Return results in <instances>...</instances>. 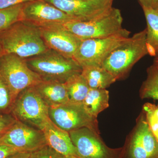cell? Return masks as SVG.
<instances>
[{
	"label": "cell",
	"instance_id": "obj_1",
	"mask_svg": "<svg viewBox=\"0 0 158 158\" xmlns=\"http://www.w3.org/2000/svg\"><path fill=\"white\" fill-rule=\"evenodd\" d=\"M2 56L14 54L25 59L44 53L50 49L41 37L39 27L22 21L0 34Z\"/></svg>",
	"mask_w": 158,
	"mask_h": 158
},
{
	"label": "cell",
	"instance_id": "obj_2",
	"mask_svg": "<svg viewBox=\"0 0 158 158\" xmlns=\"http://www.w3.org/2000/svg\"><path fill=\"white\" fill-rule=\"evenodd\" d=\"M148 55L146 45V29L136 33L113 50L104 61L102 66L116 81L128 75L133 66Z\"/></svg>",
	"mask_w": 158,
	"mask_h": 158
},
{
	"label": "cell",
	"instance_id": "obj_3",
	"mask_svg": "<svg viewBox=\"0 0 158 158\" xmlns=\"http://www.w3.org/2000/svg\"><path fill=\"white\" fill-rule=\"evenodd\" d=\"M42 81L65 83L70 77L81 73L82 68L73 59L67 58L49 49L27 62Z\"/></svg>",
	"mask_w": 158,
	"mask_h": 158
},
{
	"label": "cell",
	"instance_id": "obj_4",
	"mask_svg": "<svg viewBox=\"0 0 158 158\" xmlns=\"http://www.w3.org/2000/svg\"><path fill=\"white\" fill-rule=\"evenodd\" d=\"M123 19L119 9L113 8L102 17L89 21L73 20L54 23L70 32L79 39H96L110 37L123 29Z\"/></svg>",
	"mask_w": 158,
	"mask_h": 158
},
{
	"label": "cell",
	"instance_id": "obj_5",
	"mask_svg": "<svg viewBox=\"0 0 158 158\" xmlns=\"http://www.w3.org/2000/svg\"><path fill=\"white\" fill-rule=\"evenodd\" d=\"M49 110L34 86L26 88L18 95L11 113L16 120L42 131L50 119Z\"/></svg>",
	"mask_w": 158,
	"mask_h": 158
},
{
	"label": "cell",
	"instance_id": "obj_6",
	"mask_svg": "<svg viewBox=\"0 0 158 158\" xmlns=\"http://www.w3.org/2000/svg\"><path fill=\"white\" fill-rule=\"evenodd\" d=\"M24 59L14 54L3 55L0 59V76L9 87L14 101L23 90L42 81Z\"/></svg>",
	"mask_w": 158,
	"mask_h": 158
},
{
	"label": "cell",
	"instance_id": "obj_7",
	"mask_svg": "<svg viewBox=\"0 0 158 158\" xmlns=\"http://www.w3.org/2000/svg\"><path fill=\"white\" fill-rule=\"evenodd\" d=\"M130 34L129 31L123 28L110 37L83 40L73 59L81 67L89 65L102 66L110 53L129 38Z\"/></svg>",
	"mask_w": 158,
	"mask_h": 158
},
{
	"label": "cell",
	"instance_id": "obj_8",
	"mask_svg": "<svg viewBox=\"0 0 158 158\" xmlns=\"http://www.w3.org/2000/svg\"><path fill=\"white\" fill-rule=\"evenodd\" d=\"M122 158H158V142L142 111L123 147Z\"/></svg>",
	"mask_w": 158,
	"mask_h": 158
},
{
	"label": "cell",
	"instance_id": "obj_9",
	"mask_svg": "<svg viewBox=\"0 0 158 158\" xmlns=\"http://www.w3.org/2000/svg\"><path fill=\"white\" fill-rule=\"evenodd\" d=\"M49 116L56 125L68 132L87 127L100 134L97 118L89 114L83 103L69 101L49 108Z\"/></svg>",
	"mask_w": 158,
	"mask_h": 158
},
{
	"label": "cell",
	"instance_id": "obj_10",
	"mask_svg": "<svg viewBox=\"0 0 158 158\" xmlns=\"http://www.w3.org/2000/svg\"><path fill=\"white\" fill-rule=\"evenodd\" d=\"M69 133L79 158H122L123 147H108L93 130L83 127Z\"/></svg>",
	"mask_w": 158,
	"mask_h": 158
},
{
	"label": "cell",
	"instance_id": "obj_11",
	"mask_svg": "<svg viewBox=\"0 0 158 158\" xmlns=\"http://www.w3.org/2000/svg\"><path fill=\"white\" fill-rule=\"evenodd\" d=\"M75 20L89 21L107 14L114 0H43Z\"/></svg>",
	"mask_w": 158,
	"mask_h": 158
},
{
	"label": "cell",
	"instance_id": "obj_12",
	"mask_svg": "<svg viewBox=\"0 0 158 158\" xmlns=\"http://www.w3.org/2000/svg\"><path fill=\"white\" fill-rule=\"evenodd\" d=\"M0 142L13 148L19 152L29 153L33 152L47 144L41 130L17 120L0 137Z\"/></svg>",
	"mask_w": 158,
	"mask_h": 158
},
{
	"label": "cell",
	"instance_id": "obj_13",
	"mask_svg": "<svg viewBox=\"0 0 158 158\" xmlns=\"http://www.w3.org/2000/svg\"><path fill=\"white\" fill-rule=\"evenodd\" d=\"M39 27L42 39L48 48L73 59L81 40L55 24Z\"/></svg>",
	"mask_w": 158,
	"mask_h": 158
},
{
	"label": "cell",
	"instance_id": "obj_14",
	"mask_svg": "<svg viewBox=\"0 0 158 158\" xmlns=\"http://www.w3.org/2000/svg\"><path fill=\"white\" fill-rule=\"evenodd\" d=\"M23 13L24 21L38 27L74 20L65 12L43 0H36L26 3Z\"/></svg>",
	"mask_w": 158,
	"mask_h": 158
},
{
	"label": "cell",
	"instance_id": "obj_15",
	"mask_svg": "<svg viewBox=\"0 0 158 158\" xmlns=\"http://www.w3.org/2000/svg\"><path fill=\"white\" fill-rule=\"evenodd\" d=\"M48 145L64 156H77L69 133L56 125L50 118L43 129Z\"/></svg>",
	"mask_w": 158,
	"mask_h": 158
},
{
	"label": "cell",
	"instance_id": "obj_16",
	"mask_svg": "<svg viewBox=\"0 0 158 158\" xmlns=\"http://www.w3.org/2000/svg\"><path fill=\"white\" fill-rule=\"evenodd\" d=\"M34 87L49 108L58 106L69 101L64 83L42 81Z\"/></svg>",
	"mask_w": 158,
	"mask_h": 158
},
{
	"label": "cell",
	"instance_id": "obj_17",
	"mask_svg": "<svg viewBox=\"0 0 158 158\" xmlns=\"http://www.w3.org/2000/svg\"><path fill=\"white\" fill-rule=\"evenodd\" d=\"M82 68L81 74L91 89H106L116 81L115 78L102 66L89 65Z\"/></svg>",
	"mask_w": 158,
	"mask_h": 158
},
{
	"label": "cell",
	"instance_id": "obj_18",
	"mask_svg": "<svg viewBox=\"0 0 158 158\" xmlns=\"http://www.w3.org/2000/svg\"><path fill=\"white\" fill-rule=\"evenodd\" d=\"M147 23L146 45L148 55L158 56V9L142 7Z\"/></svg>",
	"mask_w": 158,
	"mask_h": 158
},
{
	"label": "cell",
	"instance_id": "obj_19",
	"mask_svg": "<svg viewBox=\"0 0 158 158\" xmlns=\"http://www.w3.org/2000/svg\"><path fill=\"white\" fill-rule=\"evenodd\" d=\"M109 91L106 89H91L83 101L85 110L97 118L98 114L109 107Z\"/></svg>",
	"mask_w": 158,
	"mask_h": 158
},
{
	"label": "cell",
	"instance_id": "obj_20",
	"mask_svg": "<svg viewBox=\"0 0 158 158\" xmlns=\"http://www.w3.org/2000/svg\"><path fill=\"white\" fill-rule=\"evenodd\" d=\"M64 84L68 93L69 101L82 103L90 88L81 74L74 75Z\"/></svg>",
	"mask_w": 158,
	"mask_h": 158
},
{
	"label": "cell",
	"instance_id": "obj_21",
	"mask_svg": "<svg viewBox=\"0 0 158 158\" xmlns=\"http://www.w3.org/2000/svg\"><path fill=\"white\" fill-rule=\"evenodd\" d=\"M147 78L141 85L139 95L142 99L158 100V67L153 64L148 68Z\"/></svg>",
	"mask_w": 158,
	"mask_h": 158
},
{
	"label": "cell",
	"instance_id": "obj_22",
	"mask_svg": "<svg viewBox=\"0 0 158 158\" xmlns=\"http://www.w3.org/2000/svg\"><path fill=\"white\" fill-rule=\"evenodd\" d=\"M25 4L23 3L0 9V34L16 23L24 21L23 11Z\"/></svg>",
	"mask_w": 158,
	"mask_h": 158
},
{
	"label": "cell",
	"instance_id": "obj_23",
	"mask_svg": "<svg viewBox=\"0 0 158 158\" xmlns=\"http://www.w3.org/2000/svg\"><path fill=\"white\" fill-rule=\"evenodd\" d=\"M142 112L151 131L158 142V104L146 103L143 105Z\"/></svg>",
	"mask_w": 158,
	"mask_h": 158
},
{
	"label": "cell",
	"instance_id": "obj_24",
	"mask_svg": "<svg viewBox=\"0 0 158 158\" xmlns=\"http://www.w3.org/2000/svg\"><path fill=\"white\" fill-rule=\"evenodd\" d=\"M14 102L9 87L0 76V113H11Z\"/></svg>",
	"mask_w": 158,
	"mask_h": 158
},
{
	"label": "cell",
	"instance_id": "obj_25",
	"mask_svg": "<svg viewBox=\"0 0 158 158\" xmlns=\"http://www.w3.org/2000/svg\"><path fill=\"white\" fill-rule=\"evenodd\" d=\"M64 156L57 152L48 145H44L31 153L30 158H64Z\"/></svg>",
	"mask_w": 158,
	"mask_h": 158
},
{
	"label": "cell",
	"instance_id": "obj_26",
	"mask_svg": "<svg viewBox=\"0 0 158 158\" xmlns=\"http://www.w3.org/2000/svg\"><path fill=\"white\" fill-rule=\"evenodd\" d=\"M16 119L11 113H0V137L15 123Z\"/></svg>",
	"mask_w": 158,
	"mask_h": 158
},
{
	"label": "cell",
	"instance_id": "obj_27",
	"mask_svg": "<svg viewBox=\"0 0 158 158\" xmlns=\"http://www.w3.org/2000/svg\"><path fill=\"white\" fill-rule=\"evenodd\" d=\"M17 150L9 147L0 142V158H8L16 153L19 152Z\"/></svg>",
	"mask_w": 158,
	"mask_h": 158
},
{
	"label": "cell",
	"instance_id": "obj_28",
	"mask_svg": "<svg viewBox=\"0 0 158 158\" xmlns=\"http://www.w3.org/2000/svg\"><path fill=\"white\" fill-rule=\"evenodd\" d=\"M35 1L36 0H0V9Z\"/></svg>",
	"mask_w": 158,
	"mask_h": 158
},
{
	"label": "cell",
	"instance_id": "obj_29",
	"mask_svg": "<svg viewBox=\"0 0 158 158\" xmlns=\"http://www.w3.org/2000/svg\"><path fill=\"white\" fill-rule=\"evenodd\" d=\"M141 7L158 9V0H139Z\"/></svg>",
	"mask_w": 158,
	"mask_h": 158
},
{
	"label": "cell",
	"instance_id": "obj_30",
	"mask_svg": "<svg viewBox=\"0 0 158 158\" xmlns=\"http://www.w3.org/2000/svg\"><path fill=\"white\" fill-rule=\"evenodd\" d=\"M31 153L19 152L8 158H30Z\"/></svg>",
	"mask_w": 158,
	"mask_h": 158
},
{
	"label": "cell",
	"instance_id": "obj_31",
	"mask_svg": "<svg viewBox=\"0 0 158 158\" xmlns=\"http://www.w3.org/2000/svg\"><path fill=\"white\" fill-rule=\"evenodd\" d=\"M153 64H155V65H157L158 67V56L155 57L153 63Z\"/></svg>",
	"mask_w": 158,
	"mask_h": 158
},
{
	"label": "cell",
	"instance_id": "obj_32",
	"mask_svg": "<svg viewBox=\"0 0 158 158\" xmlns=\"http://www.w3.org/2000/svg\"><path fill=\"white\" fill-rule=\"evenodd\" d=\"M64 158H80L77 156H64Z\"/></svg>",
	"mask_w": 158,
	"mask_h": 158
}]
</instances>
